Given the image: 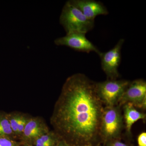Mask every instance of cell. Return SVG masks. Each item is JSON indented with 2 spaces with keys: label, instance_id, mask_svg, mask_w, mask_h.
I'll use <instances>...</instances> for the list:
<instances>
[{
  "label": "cell",
  "instance_id": "4fadbf2b",
  "mask_svg": "<svg viewBox=\"0 0 146 146\" xmlns=\"http://www.w3.org/2000/svg\"><path fill=\"white\" fill-rule=\"evenodd\" d=\"M21 113H11L8 114L9 119L11 127L14 136H16L18 125L22 117Z\"/></svg>",
  "mask_w": 146,
  "mask_h": 146
},
{
  "label": "cell",
  "instance_id": "9a60e30c",
  "mask_svg": "<svg viewBox=\"0 0 146 146\" xmlns=\"http://www.w3.org/2000/svg\"><path fill=\"white\" fill-rule=\"evenodd\" d=\"M29 119V118L27 117V116H25L24 115H22L19 125H18L16 136L21 137L22 136L24 129H25V127L27 123V122Z\"/></svg>",
  "mask_w": 146,
  "mask_h": 146
},
{
  "label": "cell",
  "instance_id": "8992f818",
  "mask_svg": "<svg viewBox=\"0 0 146 146\" xmlns=\"http://www.w3.org/2000/svg\"><path fill=\"white\" fill-rule=\"evenodd\" d=\"M124 42V39H119L111 50L106 52H101L99 55L102 69L107 76L108 79H117L119 77L118 69L121 60V49Z\"/></svg>",
  "mask_w": 146,
  "mask_h": 146
},
{
  "label": "cell",
  "instance_id": "5b68a950",
  "mask_svg": "<svg viewBox=\"0 0 146 146\" xmlns=\"http://www.w3.org/2000/svg\"><path fill=\"white\" fill-rule=\"evenodd\" d=\"M127 103L135 108L146 109V82L142 79L130 82L118 102L120 107Z\"/></svg>",
  "mask_w": 146,
  "mask_h": 146
},
{
  "label": "cell",
  "instance_id": "9c48e42d",
  "mask_svg": "<svg viewBox=\"0 0 146 146\" xmlns=\"http://www.w3.org/2000/svg\"><path fill=\"white\" fill-rule=\"evenodd\" d=\"M69 1L89 20L95 21L100 15H107L108 11L102 2L94 0H70Z\"/></svg>",
  "mask_w": 146,
  "mask_h": 146
},
{
  "label": "cell",
  "instance_id": "ac0fdd59",
  "mask_svg": "<svg viewBox=\"0 0 146 146\" xmlns=\"http://www.w3.org/2000/svg\"><path fill=\"white\" fill-rule=\"evenodd\" d=\"M56 146H71L69 144L66 143L65 141H62V140H60V141H58V143Z\"/></svg>",
  "mask_w": 146,
  "mask_h": 146
},
{
  "label": "cell",
  "instance_id": "30bf717a",
  "mask_svg": "<svg viewBox=\"0 0 146 146\" xmlns=\"http://www.w3.org/2000/svg\"><path fill=\"white\" fill-rule=\"evenodd\" d=\"M123 106V117L125 123L126 130L128 135H131V128L133 124L138 120L145 119L146 114L138 111L131 104H126Z\"/></svg>",
  "mask_w": 146,
  "mask_h": 146
},
{
  "label": "cell",
  "instance_id": "ba28073f",
  "mask_svg": "<svg viewBox=\"0 0 146 146\" xmlns=\"http://www.w3.org/2000/svg\"><path fill=\"white\" fill-rule=\"evenodd\" d=\"M49 131L46 125L41 118H29L21 137L23 143L31 145L40 136Z\"/></svg>",
  "mask_w": 146,
  "mask_h": 146
},
{
  "label": "cell",
  "instance_id": "6da1fadb",
  "mask_svg": "<svg viewBox=\"0 0 146 146\" xmlns=\"http://www.w3.org/2000/svg\"><path fill=\"white\" fill-rule=\"evenodd\" d=\"M104 108L96 92V82L76 73L63 84L51 123L60 140L71 146H94L100 138Z\"/></svg>",
  "mask_w": 146,
  "mask_h": 146
},
{
  "label": "cell",
  "instance_id": "5bb4252c",
  "mask_svg": "<svg viewBox=\"0 0 146 146\" xmlns=\"http://www.w3.org/2000/svg\"><path fill=\"white\" fill-rule=\"evenodd\" d=\"M20 144L13 138L7 136H0V146H19Z\"/></svg>",
  "mask_w": 146,
  "mask_h": 146
},
{
  "label": "cell",
  "instance_id": "ffe728a7",
  "mask_svg": "<svg viewBox=\"0 0 146 146\" xmlns=\"http://www.w3.org/2000/svg\"></svg>",
  "mask_w": 146,
  "mask_h": 146
},
{
  "label": "cell",
  "instance_id": "e0dca14e",
  "mask_svg": "<svg viewBox=\"0 0 146 146\" xmlns=\"http://www.w3.org/2000/svg\"><path fill=\"white\" fill-rule=\"evenodd\" d=\"M108 146H128L125 144L121 142L119 140H115L108 143Z\"/></svg>",
  "mask_w": 146,
  "mask_h": 146
},
{
  "label": "cell",
  "instance_id": "7c38bea8",
  "mask_svg": "<svg viewBox=\"0 0 146 146\" xmlns=\"http://www.w3.org/2000/svg\"><path fill=\"white\" fill-rule=\"evenodd\" d=\"M0 136L13 138L14 134L11 127L8 114L0 112Z\"/></svg>",
  "mask_w": 146,
  "mask_h": 146
},
{
  "label": "cell",
  "instance_id": "52a82bcc",
  "mask_svg": "<svg viewBox=\"0 0 146 146\" xmlns=\"http://www.w3.org/2000/svg\"><path fill=\"white\" fill-rule=\"evenodd\" d=\"M86 34L80 32L68 33L55 39L54 43L56 46H65L77 51L87 53L94 52L99 55L101 52L86 38Z\"/></svg>",
  "mask_w": 146,
  "mask_h": 146
},
{
  "label": "cell",
  "instance_id": "8fae6325",
  "mask_svg": "<svg viewBox=\"0 0 146 146\" xmlns=\"http://www.w3.org/2000/svg\"><path fill=\"white\" fill-rule=\"evenodd\" d=\"M59 137L54 131H49L37 138L35 141L34 146H56Z\"/></svg>",
  "mask_w": 146,
  "mask_h": 146
},
{
  "label": "cell",
  "instance_id": "277c9868",
  "mask_svg": "<svg viewBox=\"0 0 146 146\" xmlns=\"http://www.w3.org/2000/svg\"><path fill=\"white\" fill-rule=\"evenodd\" d=\"M130 81L126 80L107 79L96 82V90L101 101L106 107L117 105L118 102Z\"/></svg>",
  "mask_w": 146,
  "mask_h": 146
},
{
  "label": "cell",
  "instance_id": "3957f363",
  "mask_svg": "<svg viewBox=\"0 0 146 146\" xmlns=\"http://www.w3.org/2000/svg\"><path fill=\"white\" fill-rule=\"evenodd\" d=\"M119 106L104 107L100 124V137L105 143L119 138L123 127V117Z\"/></svg>",
  "mask_w": 146,
  "mask_h": 146
},
{
  "label": "cell",
  "instance_id": "2e32d148",
  "mask_svg": "<svg viewBox=\"0 0 146 146\" xmlns=\"http://www.w3.org/2000/svg\"><path fill=\"white\" fill-rule=\"evenodd\" d=\"M138 146H146V132H142L138 136Z\"/></svg>",
  "mask_w": 146,
  "mask_h": 146
},
{
  "label": "cell",
  "instance_id": "7a4b0ae2",
  "mask_svg": "<svg viewBox=\"0 0 146 146\" xmlns=\"http://www.w3.org/2000/svg\"><path fill=\"white\" fill-rule=\"evenodd\" d=\"M59 23L66 34L80 32L86 34L95 26V21L89 20L69 1L63 6L59 17Z\"/></svg>",
  "mask_w": 146,
  "mask_h": 146
},
{
  "label": "cell",
  "instance_id": "d6986e66",
  "mask_svg": "<svg viewBox=\"0 0 146 146\" xmlns=\"http://www.w3.org/2000/svg\"><path fill=\"white\" fill-rule=\"evenodd\" d=\"M19 146H34L33 145H30V144H27V143H23L21 144V145H20Z\"/></svg>",
  "mask_w": 146,
  "mask_h": 146
}]
</instances>
